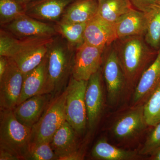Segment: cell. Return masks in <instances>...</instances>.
<instances>
[{
	"mask_svg": "<svg viewBox=\"0 0 160 160\" xmlns=\"http://www.w3.org/2000/svg\"><path fill=\"white\" fill-rule=\"evenodd\" d=\"M144 37H126L118 39L113 43L125 76L126 87L129 89H134L143 72L157 55L158 52L151 49Z\"/></svg>",
	"mask_w": 160,
	"mask_h": 160,
	"instance_id": "6da1fadb",
	"label": "cell"
},
{
	"mask_svg": "<svg viewBox=\"0 0 160 160\" xmlns=\"http://www.w3.org/2000/svg\"><path fill=\"white\" fill-rule=\"evenodd\" d=\"M55 37L19 39L1 29L0 56L12 59L26 74L42 62Z\"/></svg>",
	"mask_w": 160,
	"mask_h": 160,
	"instance_id": "7a4b0ae2",
	"label": "cell"
},
{
	"mask_svg": "<svg viewBox=\"0 0 160 160\" xmlns=\"http://www.w3.org/2000/svg\"><path fill=\"white\" fill-rule=\"evenodd\" d=\"M75 49L60 35L55 37L47 53V79L42 94L54 98L66 89L72 75Z\"/></svg>",
	"mask_w": 160,
	"mask_h": 160,
	"instance_id": "3957f363",
	"label": "cell"
},
{
	"mask_svg": "<svg viewBox=\"0 0 160 160\" xmlns=\"http://www.w3.org/2000/svg\"><path fill=\"white\" fill-rule=\"evenodd\" d=\"M32 128L19 122L12 109L0 112V147L26 160L30 145Z\"/></svg>",
	"mask_w": 160,
	"mask_h": 160,
	"instance_id": "277c9868",
	"label": "cell"
},
{
	"mask_svg": "<svg viewBox=\"0 0 160 160\" xmlns=\"http://www.w3.org/2000/svg\"><path fill=\"white\" fill-rule=\"evenodd\" d=\"M66 88L53 98L38 122L32 128L30 145L51 142L55 132L66 121Z\"/></svg>",
	"mask_w": 160,
	"mask_h": 160,
	"instance_id": "5b68a950",
	"label": "cell"
},
{
	"mask_svg": "<svg viewBox=\"0 0 160 160\" xmlns=\"http://www.w3.org/2000/svg\"><path fill=\"white\" fill-rule=\"evenodd\" d=\"M88 81L71 77L66 87V121L78 134L84 132L87 124L85 94Z\"/></svg>",
	"mask_w": 160,
	"mask_h": 160,
	"instance_id": "8992f818",
	"label": "cell"
},
{
	"mask_svg": "<svg viewBox=\"0 0 160 160\" xmlns=\"http://www.w3.org/2000/svg\"><path fill=\"white\" fill-rule=\"evenodd\" d=\"M102 73L109 105H115L126 87L124 73L114 46L103 54Z\"/></svg>",
	"mask_w": 160,
	"mask_h": 160,
	"instance_id": "52a82bcc",
	"label": "cell"
},
{
	"mask_svg": "<svg viewBox=\"0 0 160 160\" xmlns=\"http://www.w3.org/2000/svg\"><path fill=\"white\" fill-rule=\"evenodd\" d=\"M105 49L85 42L78 46L75 51L72 77L80 81H88L102 68Z\"/></svg>",
	"mask_w": 160,
	"mask_h": 160,
	"instance_id": "ba28073f",
	"label": "cell"
},
{
	"mask_svg": "<svg viewBox=\"0 0 160 160\" xmlns=\"http://www.w3.org/2000/svg\"><path fill=\"white\" fill-rule=\"evenodd\" d=\"M8 68L0 78V110L13 109L22 92L24 75L14 61L9 58Z\"/></svg>",
	"mask_w": 160,
	"mask_h": 160,
	"instance_id": "9c48e42d",
	"label": "cell"
},
{
	"mask_svg": "<svg viewBox=\"0 0 160 160\" xmlns=\"http://www.w3.org/2000/svg\"><path fill=\"white\" fill-rule=\"evenodd\" d=\"M1 28L19 39L53 37L58 35L54 24L38 21L26 14Z\"/></svg>",
	"mask_w": 160,
	"mask_h": 160,
	"instance_id": "30bf717a",
	"label": "cell"
},
{
	"mask_svg": "<svg viewBox=\"0 0 160 160\" xmlns=\"http://www.w3.org/2000/svg\"><path fill=\"white\" fill-rule=\"evenodd\" d=\"M102 68L97 72L88 81L85 94L87 124L90 129L97 125L104 107V94Z\"/></svg>",
	"mask_w": 160,
	"mask_h": 160,
	"instance_id": "8fae6325",
	"label": "cell"
},
{
	"mask_svg": "<svg viewBox=\"0 0 160 160\" xmlns=\"http://www.w3.org/2000/svg\"><path fill=\"white\" fill-rule=\"evenodd\" d=\"M160 86V47L156 57L144 71L134 89L131 108L143 106Z\"/></svg>",
	"mask_w": 160,
	"mask_h": 160,
	"instance_id": "7c38bea8",
	"label": "cell"
},
{
	"mask_svg": "<svg viewBox=\"0 0 160 160\" xmlns=\"http://www.w3.org/2000/svg\"><path fill=\"white\" fill-rule=\"evenodd\" d=\"M84 42L90 46L104 48L118 39L115 24L109 22L98 14L86 24Z\"/></svg>",
	"mask_w": 160,
	"mask_h": 160,
	"instance_id": "4fadbf2b",
	"label": "cell"
},
{
	"mask_svg": "<svg viewBox=\"0 0 160 160\" xmlns=\"http://www.w3.org/2000/svg\"><path fill=\"white\" fill-rule=\"evenodd\" d=\"M75 0H34L24 7L30 17L52 23L59 21L67 6Z\"/></svg>",
	"mask_w": 160,
	"mask_h": 160,
	"instance_id": "5bb4252c",
	"label": "cell"
},
{
	"mask_svg": "<svg viewBox=\"0 0 160 160\" xmlns=\"http://www.w3.org/2000/svg\"><path fill=\"white\" fill-rule=\"evenodd\" d=\"M53 98L49 94L37 95L16 106L12 111L19 122L32 128L38 122Z\"/></svg>",
	"mask_w": 160,
	"mask_h": 160,
	"instance_id": "9a60e30c",
	"label": "cell"
},
{
	"mask_svg": "<svg viewBox=\"0 0 160 160\" xmlns=\"http://www.w3.org/2000/svg\"><path fill=\"white\" fill-rule=\"evenodd\" d=\"M121 116L112 127L113 135L119 140H127L134 137L145 129L146 124L143 106L132 108Z\"/></svg>",
	"mask_w": 160,
	"mask_h": 160,
	"instance_id": "2e32d148",
	"label": "cell"
},
{
	"mask_svg": "<svg viewBox=\"0 0 160 160\" xmlns=\"http://www.w3.org/2000/svg\"><path fill=\"white\" fill-rule=\"evenodd\" d=\"M152 11L146 13L133 8L124 15L115 23L118 39L131 36H145Z\"/></svg>",
	"mask_w": 160,
	"mask_h": 160,
	"instance_id": "e0dca14e",
	"label": "cell"
},
{
	"mask_svg": "<svg viewBox=\"0 0 160 160\" xmlns=\"http://www.w3.org/2000/svg\"><path fill=\"white\" fill-rule=\"evenodd\" d=\"M47 72L46 54L39 66L24 75L22 92L17 106L32 97L42 94L47 79Z\"/></svg>",
	"mask_w": 160,
	"mask_h": 160,
	"instance_id": "ac0fdd59",
	"label": "cell"
},
{
	"mask_svg": "<svg viewBox=\"0 0 160 160\" xmlns=\"http://www.w3.org/2000/svg\"><path fill=\"white\" fill-rule=\"evenodd\" d=\"M98 5V0H75L67 6L59 21L87 23L97 14Z\"/></svg>",
	"mask_w": 160,
	"mask_h": 160,
	"instance_id": "d6986e66",
	"label": "cell"
},
{
	"mask_svg": "<svg viewBox=\"0 0 160 160\" xmlns=\"http://www.w3.org/2000/svg\"><path fill=\"white\" fill-rule=\"evenodd\" d=\"M77 132L66 121L55 132L50 144L58 158L77 150Z\"/></svg>",
	"mask_w": 160,
	"mask_h": 160,
	"instance_id": "ffe728a7",
	"label": "cell"
},
{
	"mask_svg": "<svg viewBox=\"0 0 160 160\" xmlns=\"http://www.w3.org/2000/svg\"><path fill=\"white\" fill-rule=\"evenodd\" d=\"M91 155L96 159L101 160H131L138 157L135 152L118 148L103 138L95 144Z\"/></svg>",
	"mask_w": 160,
	"mask_h": 160,
	"instance_id": "44dd1931",
	"label": "cell"
},
{
	"mask_svg": "<svg viewBox=\"0 0 160 160\" xmlns=\"http://www.w3.org/2000/svg\"><path fill=\"white\" fill-rule=\"evenodd\" d=\"M98 4L97 14L112 24L134 8L129 0H103Z\"/></svg>",
	"mask_w": 160,
	"mask_h": 160,
	"instance_id": "7402d4cb",
	"label": "cell"
},
{
	"mask_svg": "<svg viewBox=\"0 0 160 160\" xmlns=\"http://www.w3.org/2000/svg\"><path fill=\"white\" fill-rule=\"evenodd\" d=\"M86 24L58 21L54 24V26L58 34L62 37L69 45L76 49L84 43V32Z\"/></svg>",
	"mask_w": 160,
	"mask_h": 160,
	"instance_id": "603a6c76",
	"label": "cell"
},
{
	"mask_svg": "<svg viewBox=\"0 0 160 160\" xmlns=\"http://www.w3.org/2000/svg\"><path fill=\"white\" fill-rule=\"evenodd\" d=\"M146 42L152 49L160 47V2L151 12L147 31L145 35Z\"/></svg>",
	"mask_w": 160,
	"mask_h": 160,
	"instance_id": "cb8c5ba5",
	"label": "cell"
},
{
	"mask_svg": "<svg viewBox=\"0 0 160 160\" xmlns=\"http://www.w3.org/2000/svg\"><path fill=\"white\" fill-rule=\"evenodd\" d=\"M147 126H154L160 122V86L143 105Z\"/></svg>",
	"mask_w": 160,
	"mask_h": 160,
	"instance_id": "d4e9b609",
	"label": "cell"
},
{
	"mask_svg": "<svg viewBox=\"0 0 160 160\" xmlns=\"http://www.w3.org/2000/svg\"><path fill=\"white\" fill-rule=\"evenodd\" d=\"M25 13L24 7L16 0H0V24L5 26Z\"/></svg>",
	"mask_w": 160,
	"mask_h": 160,
	"instance_id": "484cf974",
	"label": "cell"
},
{
	"mask_svg": "<svg viewBox=\"0 0 160 160\" xmlns=\"http://www.w3.org/2000/svg\"><path fill=\"white\" fill-rule=\"evenodd\" d=\"M58 157L55 153L49 142H43L30 145L26 160H58Z\"/></svg>",
	"mask_w": 160,
	"mask_h": 160,
	"instance_id": "4316f807",
	"label": "cell"
},
{
	"mask_svg": "<svg viewBox=\"0 0 160 160\" xmlns=\"http://www.w3.org/2000/svg\"><path fill=\"white\" fill-rule=\"evenodd\" d=\"M153 127L154 128L140 150L141 155H152L160 148V122Z\"/></svg>",
	"mask_w": 160,
	"mask_h": 160,
	"instance_id": "83f0119b",
	"label": "cell"
},
{
	"mask_svg": "<svg viewBox=\"0 0 160 160\" xmlns=\"http://www.w3.org/2000/svg\"><path fill=\"white\" fill-rule=\"evenodd\" d=\"M134 9L148 13L158 6L159 0H129Z\"/></svg>",
	"mask_w": 160,
	"mask_h": 160,
	"instance_id": "f1b7e54d",
	"label": "cell"
},
{
	"mask_svg": "<svg viewBox=\"0 0 160 160\" xmlns=\"http://www.w3.org/2000/svg\"><path fill=\"white\" fill-rule=\"evenodd\" d=\"M19 158L9 150L0 147V160H18Z\"/></svg>",
	"mask_w": 160,
	"mask_h": 160,
	"instance_id": "f546056e",
	"label": "cell"
},
{
	"mask_svg": "<svg viewBox=\"0 0 160 160\" xmlns=\"http://www.w3.org/2000/svg\"><path fill=\"white\" fill-rule=\"evenodd\" d=\"M83 159V155L78 151L72 152L58 158L59 160H80Z\"/></svg>",
	"mask_w": 160,
	"mask_h": 160,
	"instance_id": "4dcf8cb0",
	"label": "cell"
},
{
	"mask_svg": "<svg viewBox=\"0 0 160 160\" xmlns=\"http://www.w3.org/2000/svg\"><path fill=\"white\" fill-rule=\"evenodd\" d=\"M9 62V58L5 56H0V78L2 77L7 70Z\"/></svg>",
	"mask_w": 160,
	"mask_h": 160,
	"instance_id": "1f68e13d",
	"label": "cell"
},
{
	"mask_svg": "<svg viewBox=\"0 0 160 160\" xmlns=\"http://www.w3.org/2000/svg\"><path fill=\"white\" fill-rule=\"evenodd\" d=\"M151 156L150 160H160V148L155 152L151 155Z\"/></svg>",
	"mask_w": 160,
	"mask_h": 160,
	"instance_id": "d6a6232c",
	"label": "cell"
},
{
	"mask_svg": "<svg viewBox=\"0 0 160 160\" xmlns=\"http://www.w3.org/2000/svg\"><path fill=\"white\" fill-rule=\"evenodd\" d=\"M20 5H22L23 7H25L27 4L31 2L34 0H16Z\"/></svg>",
	"mask_w": 160,
	"mask_h": 160,
	"instance_id": "836d02e7",
	"label": "cell"
},
{
	"mask_svg": "<svg viewBox=\"0 0 160 160\" xmlns=\"http://www.w3.org/2000/svg\"><path fill=\"white\" fill-rule=\"evenodd\" d=\"M98 2H101V1H103V0H98Z\"/></svg>",
	"mask_w": 160,
	"mask_h": 160,
	"instance_id": "e575fe53",
	"label": "cell"
},
{
	"mask_svg": "<svg viewBox=\"0 0 160 160\" xmlns=\"http://www.w3.org/2000/svg\"><path fill=\"white\" fill-rule=\"evenodd\" d=\"M159 1H160V0H159Z\"/></svg>",
	"mask_w": 160,
	"mask_h": 160,
	"instance_id": "d590c367",
	"label": "cell"
}]
</instances>
